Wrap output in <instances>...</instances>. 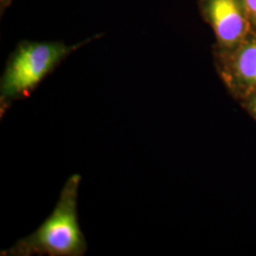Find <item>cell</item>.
Returning <instances> with one entry per match:
<instances>
[{
  "instance_id": "cell-1",
  "label": "cell",
  "mask_w": 256,
  "mask_h": 256,
  "mask_svg": "<svg viewBox=\"0 0 256 256\" xmlns=\"http://www.w3.org/2000/svg\"><path fill=\"white\" fill-rule=\"evenodd\" d=\"M82 176H70L54 210L38 229L1 252L2 256H82L88 243L78 220V190Z\"/></svg>"
},
{
  "instance_id": "cell-2",
  "label": "cell",
  "mask_w": 256,
  "mask_h": 256,
  "mask_svg": "<svg viewBox=\"0 0 256 256\" xmlns=\"http://www.w3.org/2000/svg\"><path fill=\"white\" fill-rule=\"evenodd\" d=\"M96 36L66 45L62 41H22L10 55L0 81V117L14 102L28 98L66 57Z\"/></svg>"
},
{
  "instance_id": "cell-3",
  "label": "cell",
  "mask_w": 256,
  "mask_h": 256,
  "mask_svg": "<svg viewBox=\"0 0 256 256\" xmlns=\"http://www.w3.org/2000/svg\"><path fill=\"white\" fill-rule=\"evenodd\" d=\"M198 8L216 37L214 50H232L252 30L244 0H198Z\"/></svg>"
},
{
  "instance_id": "cell-4",
  "label": "cell",
  "mask_w": 256,
  "mask_h": 256,
  "mask_svg": "<svg viewBox=\"0 0 256 256\" xmlns=\"http://www.w3.org/2000/svg\"><path fill=\"white\" fill-rule=\"evenodd\" d=\"M216 70L238 100L256 90V30L229 50H214Z\"/></svg>"
},
{
  "instance_id": "cell-5",
  "label": "cell",
  "mask_w": 256,
  "mask_h": 256,
  "mask_svg": "<svg viewBox=\"0 0 256 256\" xmlns=\"http://www.w3.org/2000/svg\"><path fill=\"white\" fill-rule=\"evenodd\" d=\"M239 101L241 102V106L247 110L248 113L256 120V90L250 92Z\"/></svg>"
},
{
  "instance_id": "cell-6",
  "label": "cell",
  "mask_w": 256,
  "mask_h": 256,
  "mask_svg": "<svg viewBox=\"0 0 256 256\" xmlns=\"http://www.w3.org/2000/svg\"><path fill=\"white\" fill-rule=\"evenodd\" d=\"M250 21L254 30H256V0H244Z\"/></svg>"
}]
</instances>
